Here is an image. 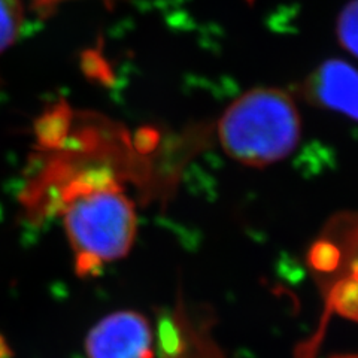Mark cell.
I'll return each instance as SVG.
<instances>
[{
	"mask_svg": "<svg viewBox=\"0 0 358 358\" xmlns=\"http://www.w3.org/2000/svg\"><path fill=\"white\" fill-rule=\"evenodd\" d=\"M300 133V115L293 97L273 87L246 92L218 122L222 150L251 167H266L285 159L297 147Z\"/></svg>",
	"mask_w": 358,
	"mask_h": 358,
	"instance_id": "7a4b0ae2",
	"label": "cell"
},
{
	"mask_svg": "<svg viewBox=\"0 0 358 358\" xmlns=\"http://www.w3.org/2000/svg\"><path fill=\"white\" fill-rule=\"evenodd\" d=\"M301 93L309 103L358 121V69L341 60H327L313 71Z\"/></svg>",
	"mask_w": 358,
	"mask_h": 358,
	"instance_id": "277c9868",
	"label": "cell"
},
{
	"mask_svg": "<svg viewBox=\"0 0 358 358\" xmlns=\"http://www.w3.org/2000/svg\"><path fill=\"white\" fill-rule=\"evenodd\" d=\"M88 358H152V330L134 310H118L99 321L85 341Z\"/></svg>",
	"mask_w": 358,
	"mask_h": 358,
	"instance_id": "3957f363",
	"label": "cell"
},
{
	"mask_svg": "<svg viewBox=\"0 0 358 358\" xmlns=\"http://www.w3.org/2000/svg\"><path fill=\"white\" fill-rule=\"evenodd\" d=\"M331 358H358V354H346V355H336Z\"/></svg>",
	"mask_w": 358,
	"mask_h": 358,
	"instance_id": "52a82bcc",
	"label": "cell"
},
{
	"mask_svg": "<svg viewBox=\"0 0 358 358\" xmlns=\"http://www.w3.org/2000/svg\"><path fill=\"white\" fill-rule=\"evenodd\" d=\"M22 27H24V9L20 0H0V52L17 42Z\"/></svg>",
	"mask_w": 358,
	"mask_h": 358,
	"instance_id": "5b68a950",
	"label": "cell"
},
{
	"mask_svg": "<svg viewBox=\"0 0 358 358\" xmlns=\"http://www.w3.org/2000/svg\"><path fill=\"white\" fill-rule=\"evenodd\" d=\"M27 206L36 215H60L75 271L94 276L126 257L136 239L138 217L120 172L103 162L54 154L35 176Z\"/></svg>",
	"mask_w": 358,
	"mask_h": 358,
	"instance_id": "6da1fadb",
	"label": "cell"
},
{
	"mask_svg": "<svg viewBox=\"0 0 358 358\" xmlns=\"http://www.w3.org/2000/svg\"><path fill=\"white\" fill-rule=\"evenodd\" d=\"M336 35L342 47L358 59V0L343 8L338 18Z\"/></svg>",
	"mask_w": 358,
	"mask_h": 358,
	"instance_id": "8992f818",
	"label": "cell"
}]
</instances>
